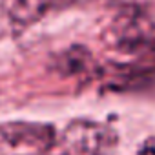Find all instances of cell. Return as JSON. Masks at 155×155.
<instances>
[{
	"label": "cell",
	"mask_w": 155,
	"mask_h": 155,
	"mask_svg": "<svg viewBox=\"0 0 155 155\" xmlns=\"http://www.w3.org/2000/svg\"><path fill=\"white\" fill-rule=\"evenodd\" d=\"M110 144V131L86 119L69 122L60 135L62 155H104Z\"/></svg>",
	"instance_id": "2"
},
{
	"label": "cell",
	"mask_w": 155,
	"mask_h": 155,
	"mask_svg": "<svg viewBox=\"0 0 155 155\" xmlns=\"http://www.w3.org/2000/svg\"><path fill=\"white\" fill-rule=\"evenodd\" d=\"M55 144V128L44 122L0 124V155H44Z\"/></svg>",
	"instance_id": "1"
},
{
	"label": "cell",
	"mask_w": 155,
	"mask_h": 155,
	"mask_svg": "<svg viewBox=\"0 0 155 155\" xmlns=\"http://www.w3.org/2000/svg\"><path fill=\"white\" fill-rule=\"evenodd\" d=\"M66 2L68 0H0V6L15 28L26 29Z\"/></svg>",
	"instance_id": "3"
}]
</instances>
